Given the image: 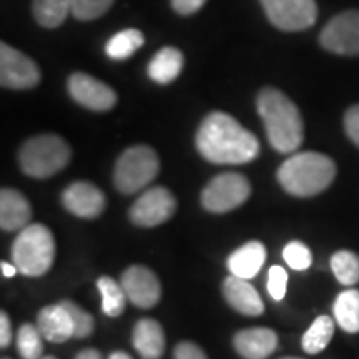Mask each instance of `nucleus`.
<instances>
[{"instance_id": "1", "label": "nucleus", "mask_w": 359, "mask_h": 359, "mask_svg": "<svg viewBox=\"0 0 359 359\" xmlns=\"http://www.w3.org/2000/svg\"><path fill=\"white\" fill-rule=\"evenodd\" d=\"M195 143L200 155L215 165H243L259 155L258 138L224 111L205 116Z\"/></svg>"}, {"instance_id": "2", "label": "nucleus", "mask_w": 359, "mask_h": 359, "mask_svg": "<svg viewBox=\"0 0 359 359\" xmlns=\"http://www.w3.org/2000/svg\"><path fill=\"white\" fill-rule=\"evenodd\" d=\"M258 114L262 116L269 145L280 154H293L304 140L303 118L298 107L281 90L266 87L258 93Z\"/></svg>"}, {"instance_id": "3", "label": "nucleus", "mask_w": 359, "mask_h": 359, "mask_svg": "<svg viewBox=\"0 0 359 359\" xmlns=\"http://www.w3.org/2000/svg\"><path fill=\"white\" fill-rule=\"evenodd\" d=\"M336 163L318 151H302L291 155L278 168L276 178L283 190L299 198L320 195L333 183Z\"/></svg>"}, {"instance_id": "4", "label": "nucleus", "mask_w": 359, "mask_h": 359, "mask_svg": "<svg viewBox=\"0 0 359 359\" xmlns=\"http://www.w3.org/2000/svg\"><path fill=\"white\" fill-rule=\"evenodd\" d=\"M57 245L50 228L34 223L17 235L12 245V259L24 276H42L55 262Z\"/></svg>"}, {"instance_id": "5", "label": "nucleus", "mask_w": 359, "mask_h": 359, "mask_svg": "<svg viewBox=\"0 0 359 359\" xmlns=\"http://www.w3.org/2000/svg\"><path fill=\"white\" fill-rule=\"evenodd\" d=\"M72 158V150L64 138L43 133L29 138L19 151L22 172L32 178H50L64 170Z\"/></svg>"}, {"instance_id": "6", "label": "nucleus", "mask_w": 359, "mask_h": 359, "mask_svg": "<svg viewBox=\"0 0 359 359\" xmlns=\"http://www.w3.org/2000/svg\"><path fill=\"white\" fill-rule=\"evenodd\" d=\"M160 172V160L154 148L147 145L130 147L118 156L114 170V183L123 195L143 190Z\"/></svg>"}, {"instance_id": "7", "label": "nucleus", "mask_w": 359, "mask_h": 359, "mask_svg": "<svg viewBox=\"0 0 359 359\" xmlns=\"http://www.w3.org/2000/svg\"><path fill=\"white\" fill-rule=\"evenodd\" d=\"M251 185L241 173H219L201 191V205L212 213H226L250 198Z\"/></svg>"}, {"instance_id": "8", "label": "nucleus", "mask_w": 359, "mask_h": 359, "mask_svg": "<svg viewBox=\"0 0 359 359\" xmlns=\"http://www.w3.org/2000/svg\"><path fill=\"white\" fill-rule=\"evenodd\" d=\"M264 13L276 29L299 32L314 25L318 6L314 0H259Z\"/></svg>"}, {"instance_id": "9", "label": "nucleus", "mask_w": 359, "mask_h": 359, "mask_svg": "<svg viewBox=\"0 0 359 359\" xmlns=\"http://www.w3.org/2000/svg\"><path fill=\"white\" fill-rule=\"evenodd\" d=\"M177 212V198L168 188H148L138 196L130 208L128 217L132 223L142 228H154L168 222Z\"/></svg>"}, {"instance_id": "10", "label": "nucleus", "mask_w": 359, "mask_h": 359, "mask_svg": "<svg viewBox=\"0 0 359 359\" xmlns=\"http://www.w3.org/2000/svg\"><path fill=\"white\" fill-rule=\"evenodd\" d=\"M320 43L336 55H359V11H346L333 17L321 30Z\"/></svg>"}, {"instance_id": "11", "label": "nucleus", "mask_w": 359, "mask_h": 359, "mask_svg": "<svg viewBox=\"0 0 359 359\" xmlns=\"http://www.w3.org/2000/svg\"><path fill=\"white\" fill-rule=\"evenodd\" d=\"M40 69L32 58L11 47L6 42L0 45V83L12 90H29L40 82Z\"/></svg>"}, {"instance_id": "12", "label": "nucleus", "mask_w": 359, "mask_h": 359, "mask_svg": "<svg viewBox=\"0 0 359 359\" xmlns=\"http://www.w3.org/2000/svg\"><path fill=\"white\" fill-rule=\"evenodd\" d=\"M69 93L75 102L93 111H109L115 107L116 93L114 88L92 75L77 72L69 79Z\"/></svg>"}, {"instance_id": "13", "label": "nucleus", "mask_w": 359, "mask_h": 359, "mask_svg": "<svg viewBox=\"0 0 359 359\" xmlns=\"http://www.w3.org/2000/svg\"><path fill=\"white\" fill-rule=\"evenodd\" d=\"M122 286L127 298L135 306L148 309L154 308L161 298V285L158 276L150 268L142 264H133L122 275Z\"/></svg>"}, {"instance_id": "14", "label": "nucleus", "mask_w": 359, "mask_h": 359, "mask_svg": "<svg viewBox=\"0 0 359 359\" xmlns=\"http://www.w3.org/2000/svg\"><path fill=\"white\" fill-rule=\"evenodd\" d=\"M62 205L79 218L92 219L105 210L107 198L100 188L88 182H74L62 193Z\"/></svg>"}, {"instance_id": "15", "label": "nucleus", "mask_w": 359, "mask_h": 359, "mask_svg": "<svg viewBox=\"0 0 359 359\" xmlns=\"http://www.w3.org/2000/svg\"><path fill=\"white\" fill-rule=\"evenodd\" d=\"M233 346L245 359H266L276 351L278 334L269 327H248L238 331Z\"/></svg>"}, {"instance_id": "16", "label": "nucleus", "mask_w": 359, "mask_h": 359, "mask_svg": "<svg viewBox=\"0 0 359 359\" xmlns=\"http://www.w3.org/2000/svg\"><path fill=\"white\" fill-rule=\"evenodd\" d=\"M223 296L228 304L246 316H259L264 313L262 296L248 280L230 275L223 281Z\"/></svg>"}, {"instance_id": "17", "label": "nucleus", "mask_w": 359, "mask_h": 359, "mask_svg": "<svg viewBox=\"0 0 359 359\" xmlns=\"http://www.w3.org/2000/svg\"><path fill=\"white\" fill-rule=\"evenodd\" d=\"M32 206L20 191L4 188L0 191V226L4 231H17L29 226Z\"/></svg>"}, {"instance_id": "18", "label": "nucleus", "mask_w": 359, "mask_h": 359, "mask_svg": "<svg viewBox=\"0 0 359 359\" xmlns=\"http://www.w3.org/2000/svg\"><path fill=\"white\" fill-rule=\"evenodd\" d=\"M37 327L43 339L50 343H65L75 338V326L70 313L62 306V303L52 304L40 309L37 316Z\"/></svg>"}, {"instance_id": "19", "label": "nucleus", "mask_w": 359, "mask_h": 359, "mask_svg": "<svg viewBox=\"0 0 359 359\" xmlns=\"http://www.w3.org/2000/svg\"><path fill=\"white\" fill-rule=\"evenodd\" d=\"M132 343L143 359H160L165 353L163 327L156 320L143 318L133 327Z\"/></svg>"}, {"instance_id": "20", "label": "nucleus", "mask_w": 359, "mask_h": 359, "mask_svg": "<svg viewBox=\"0 0 359 359\" xmlns=\"http://www.w3.org/2000/svg\"><path fill=\"white\" fill-rule=\"evenodd\" d=\"M264 259H266V248L262 241H248L230 255L228 269L231 275L251 280L259 273Z\"/></svg>"}, {"instance_id": "21", "label": "nucleus", "mask_w": 359, "mask_h": 359, "mask_svg": "<svg viewBox=\"0 0 359 359\" xmlns=\"http://www.w3.org/2000/svg\"><path fill=\"white\" fill-rule=\"evenodd\" d=\"M183 70V53L175 47H163L148 64V77L160 85L172 83Z\"/></svg>"}, {"instance_id": "22", "label": "nucleus", "mask_w": 359, "mask_h": 359, "mask_svg": "<svg viewBox=\"0 0 359 359\" xmlns=\"http://www.w3.org/2000/svg\"><path fill=\"white\" fill-rule=\"evenodd\" d=\"M333 313L341 330L346 333H359V290H346L339 293Z\"/></svg>"}, {"instance_id": "23", "label": "nucleus", "mask_w": 359, "mask_h": 359, "mask_svg": "<svg viewBox=\"0 0 359 359\" xmlns=\"http://www.w3.org/2000/svg\"><path fill=\"white\" fill-rule=\"evenodd\" d=\"M74 0H34V17L42 27L55 29L72 13Z\"/></svg>"}, {"instance_id": "24", "label": "nucleus", "mask_w": 359, "mask_h": 359, "mask_svg": "<svg viewBox=\"0 0 359 359\" xmlns=\"http://www.w3.org/2000/svg\"><path fill=\"white\" fill-rule=\"evenodd\" d=\"M334 334V321L330 316H320L313 321L308 327L306 333L303 334L302 346L304 353L320 354L327 348Z\"/></svg>"}, {"instance_id": "25", "label": "nucleus", "mask_w": 359, "mask_h": 359, "mask_svg": "<svg viewBox=\"0 0 359 359\" xmlns=\"http://www.w3.org/2000/svg\"><path fill=\"white\" fill-rule=\"evenodd\" d=\"M97 288L102 294V309L107 316L116 318L123 313L127 304V293H125L122 283H116L114 278L102 276L98 278Z\"/></svg>"}, {"instance_id": "26", "label": "nucleus", "mask_w": 359, "mask_h": 359, "mask_svg": "<svg viewBox=\"0 0 359 359\" xmlns=\"http://www.w3.org/2000/svg\"><path fill=\"white\" fill-rule=\"evenodd\" d=\"M145 43V37L140 30L137 29H127L122 32L115 34L105 45L107 55L114 60H125L133 55L142 45Z\"/></svg>"}, {"instance_id": "27", "label": "nucleus", "mask_w": 359, "mask_h": 359, "mask_svg": "<svg viewBox=\"0 0 359 359\" xmlns=\"http://www.w3.org/2000/svg\"><path fill=\"white\" fill-rule=\"evenodd\" d=\"M331 269L341 285L354 286L359 283V257L353 251H336L331 257Z\"/></svg>"}, {"instance_id": "28", "label": "nucleus", "mask_w": 359, "mask_h": 359, "mask_svg": "<svg viewBox=\"0 0 359 359\" xmlns=\"http://www.w3.org/2000/svg\"><path fill=\"white\" fill-rule=\"evenodd\" d=\"M17 351L24 359H40L43 353V336L34 325H22L17 333Z\"/></svg>"}, {"instance_id": "29", "label": "nucleus", "mask_w": 359, "mask_h": 359, "mask_svg": "<svg viewBox=\"0 0 359 359\" xmlns=\"http://www.w3.org/2000/svg\"><path fill=\"white\" fill-rule=\"evenodd\" d=\"M60 303H62V306H64L67 311L70 313L72 320H74L75 338H79V339L88 338V336L93 333V330H95V320H93L92 314L85 311V309L82 306H79L77 303L69 302V299H64V302H60Z\"/></svg>"}, {"instance_id": "30", "label": "nucleus", "mask_w": 359, "mask_h": 359, "mask_svg": "<svg viewBox=\"0 0 359 359\" xmlns=\"http://www.w3.org/2000/svg\"><path fill=\"white\" fill-rule=\"evenodd\" d=\"M111 4H114V0H74L72 13L79 20H95L109 12Z\"/></svg>"}, {"instance_id": "31", "label": "nucleus", "mask_w": 359, "mask_h": 359, "mask_svg": "<svg viewBox=\"0 0 359 359\" xmlns=\"http://www.w3.org/2000/svg\"><path fill=\"white\" fill-rule=\"evenodd\" d=\"M283 258H285L286 264L291 269H296V271H304L311 266L313 257H311V251L302 241H291L285 246L283 250Z\"/></svg>"}, {"instance_id": "32", "label": "nucleus", "mask_w": 359, "mask_h": 359, "mask_svg": "<svg viewBox=\"0 0 359 359\" xmlns=\"http://www.w3.org/2000/svg\"><path fill=\"white\" fill-rule=\"evenodd\" d=\"M288 288V273L283 266H271L268 271V293L273 299L281 302Z\"/></svg>"}, {"instance_id": "33", "label": "nucleus", "mask_w": 359, "mask_h": 359, "mask_svg": "<svg viewBox=\"0 0 359 359\" xmlns=\"http://www.w3.org/2000/svg\"><path fill=\"white\" fill-rule=\"evenodd\" d=\"M344 130L354 145L359 148V105L349 107L344 114Z\"/></svg>"}, {"instance_id": "34", "label": "nucleus", "mask_w": 359, "mask_h": 359, "mask_svg": "<svg viewBox=\"0 0 359 359\" xmlns=\"http://www.w3.org/2000/svg\"><path fill=\"white\" fill-rule=\"evenodd\" d=\"M175 359H208L198 344L191 341H182L175 348Z\"/></svg>"}, {"instance_id": "35", "label": "nucleus", "mask_w": 359, "mask_h": 359, "mask_svg": "<svg viewBox=\"0 0 359 359\" xmlns=\"http://www.w3.org/2000/svg\"><path fill=\"white\" fill-rule=\"evenodd\" d=\"M206 4V0H172L173 11L180 15H191L198 12Z\"/></svg>"}, {"instance_id": "36", "label": "nucleus", "mask_w": 359, "mask_h": 359, "mask_svg": "<svg viewBox=\"0 0 359 359\" xmlns=\"http://www.w3.org/2000/svg\"><path fill=\"white\" fill-rule=\"evenodd\" d=\"M12 341V326L7 313H0V346L7 348Z\"/></svg>"}, {"instance_id": "37", "label": "nucleus", "mask_w": 359, "mask_h": 359, "mask_svg": "<svg viewBox=\"0 0 359 359\" xmlns=\"http://www.w3.org/2000/svg\"><path fill=\"white\" fill-rule=\"evenodd\" d=\"M75 359H102V354L98 353L97 349L88 348V349H83V351H80Z\"/></svg>"}, {"instance_id": "38", "label": "nucleus", "mask_w": 359, "mask_h": 359, "mask_svg": "<svg viewBox=\"0 0 359 359\" xmlns=\"http://www.w3.org/2000/svg\"><path fill=\"white\" fill-rule=\"evenodd\" d=\"M0 266H2V275L7 276V278H12L17 271H19L15 264H11V263H7V262H2V264H0Z\"/></svg>"}, {"instance_id": "39", "label": "nucleus", "mask_w": 359, "mask_h": 359, "mask_svg": "<svg viewBox=\"0 0 359 359\" xmlns=\"http://www.w3.org/2000/svg\"><path fill=\"white\" fill-rule=\"evenodd\" d=\"M109 359H133V358L130 356V354L123 353V351H115V353L110 354Z\"/></svg>"}, {"instance_id": "40", "label": "nucleus", "mask_w": 359, "mask_h": 359, "mask_svg": "<svg viewBox=\"0 0 359 359\" xmlns=\"http://www.w3.org/2000/svg\"><path fill=\"white\" fill-rule=\"evenodd\" d=\"M40 359H57V358H53V356H45V358H40Z\"/></svg>"}, {"instance_id": "41", "label": "nucleus", "mask_w": 359, "mask_h": 359, "mask_svg": "<svg viewBox=\"0 0 359 359\" xmlns=\"http://www.w3.org/2000/svg\"><path fill=\"white\" fill-rule=\"evenodd\" d=\"M281 359H302V358H281Z\"/></svg>"}, {"instance_id": "42", "label": "nucleus", "mask_w": 359, "mask_h": 359, "mask_svg": "<svg viewBox=\"0 0 359 359\" xmlns=\"http://www.w3.org/2000/svg\"><path fill=\"white\" fill-rule=\"evenodd\" d=\"M4 359H8V358H4Z\"/></svg>"}]
</instances>
